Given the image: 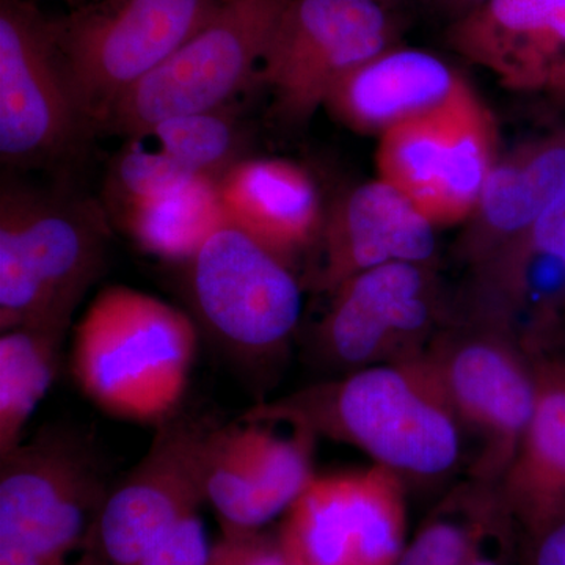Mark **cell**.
Returning <instances> with one entry per match:
<instances>
[{
  "label": "cell",
  "mask_w": 565,
  "mask_h": 565,
  "mask_svg": "<svg viewBox=\"0 0 565 565\" xmlns=\"http://www.w3.org/2000/svg\"><path fill=\"white\" fill-rule=\"evenodd\" d=\"M533 537L530 565H565V519Z\"/></svg>",
  "instance_id": "cell-30"
},
{
  "label": "cell",
  "mask_w": 565,
  "mask_h": 565,
  "mask_svg": "<svg viewBox=\"0 0 565 565\" xmlns=\"http://www.w3.org/2000/svg\"><path fill=\"white\" fill-rule=\"evenodd\" d=\"M147 255L188 263L223 226L230 225L218 181L196 177L180 191L115 218Z\"/></svg>",
  "instance_id": "cell-23"
},
{
  "label": "cell",
  "mask_w": 565,
  "mask_h": 565,
  "mask_svg": "<svg viewBox=\"0 0 565 565\" xmlns=\"http://www.w3.org/2000/svg\"><path fill=\"white\" fill-rule=\"evenodd\" d=\"M244 416H282L351 445L401 479L438 481L463 457V429L424 356L307 386Z\"/></svg>",
  "instance_id": "cell-1"
},
{
  "label": "cell",
  "mask_w": 565,
  "mask_h": 565,
  "mask_svg": "<svg viewBox=\"0 0 565 565\" xmlns=\"http://www.w3.org/2000/svg\"><path fill=\"white\" fill-rule=\"evenodd\" d=\"M200 174L185 169L159 148H147L139 139L129 140L110 162L104 207L111 217L161 200L180 191Z\"/></svg>",
  "instance_id": "cell-27"
},
{
  "label": "cell",
  "mask_w": 565,
  "mask_h": 565,
  "mask_svg": "<svg viewBox=\"0 0 565 565\" xmlns=\"http://www.w3.org/2000/svg\"><path fill=\"white\" fill-rule=\"evenodd\" d=\"M508 514L498 486L468 476L438 505L397 565H462Z\"/></svg>",
  "instance_id": "cell-25"
},
{
  "label": "cell",
  "mask_w": 565,
  "mask_h": 565,
  "mask_svg": "<svg viewBox=\"0 0 565 565\" xmlns=\"http://www.w3.org/2000/svg\"><path fill=\"white\" fill-rule=\"evenodd\" d=\"M0 565H76L71 563H58V561L46 559L17 548V546L0 545Z\"/></svg>",
  "instance_id": "cell-32"
},
{
  "label": "cell",
  "mask_w": 565,
  "mask_h": 565,
  "mask_svg": "<svg viewBox=\"0 0 565 565\" xmlns=\"http://www.w3.org/2000/svg\"><path fill=\"white\" fill-rule=\"evenodd\" d=\"M207 565H288L277 544L267 541L262 533L225 535L212 545Z\"/></svg>",
  "instance_id": "cell-29"
},
{
  "label": "cell",
  "mask_w": 565,
  "mask_h": 565,
  "mask_svg": "<svg viewBox=\"0 0 565 565\" xmlns=\"http://www.w3.org/2000/svg\"><path fill=\"white\" fill-rule=\"evenodd\" d=\"M463 81L433 52L394 46L345 74L323 107L352 131L382 136L448 102Z\"/></svg>",
  "instance_id": "cell-21"
},
{
  "label": "cell",
  "mask_w": 565,
  "mask_h": 565,
  "mask_svg": "<svg viewBox=\"0 0 565 565\" xmlns=\"http://www.w3.org/2000/svg\"><path fill=\"white\" fill-rule=\"evenodd\" d=\"M404 539V481L373 465L315 476L282 515L277 546L288 565H397Z\"/></svg>",
  "instance_id": "cell-15"
},
{
  "label": "cell",
  "mask_w": 565,
  "mask_h": 565,
  "mask_svg": "<svg viewBox=\"0 0 565 565\" xmlns=\"http://www.w3.org/2000/svg\"><path fill=\"white\" fill-rule=\"evenodd\" d=\"M318 435L282 416L214 424L204 452L203 494L222 534H259L285 515L315 478Z\"/></svg>",
  "instance_id": "cell-14"
},
{
  "label": "cell",
  "mask_w": 565,
  "mask_h": 565,
  "mask_svg": "<svg viewBox=\"0 0 565 565\" xmlns=\"http://www.w3.org/2000/svg\"><path fill=\"white\" fill-rule=\"evenodd\" d=\"M98 132L63 61L52 20L32 0H0V159L55 169Z\"/></svg>",
  "instance_id": "cell-6"
},
{
  "label": "cell",
  "mask_w": 565,
  "mask_h": 565,
  "mask_svg": "<svg viewBox=\"0 0 565 565\" xmlns=\"http://www.w3.org/2000/svg\"><path fill=\"white\" fill-rule=\"evenodd\" d=\"M114 484L98 446L74 427H41L0 457V545L70 563Z\"/></svg>",
  "instance_id": "cell-7"
},
{
  "label": "cell",
  "mask_w": 565,
  "mask_h": 565,
  "mask_svg": "<svg viewBox=\"0 0 565 565\" xmlns=\"http://www.w3.org/2000/svg\"><path fill=\"white\" fill-rule=\"evenodd\" d=\"M288 3L221 0L191 39L118 99L102 131L143 139L169 118L230 106L258 81L275 25Z\"/></svg>",
  "instance_id": "cell-5"
},
{
  "label": "cell",
  "mask_w": 565,
  "mask_h": 565,
  "mask_svg": "<svg viewBox=\"0 0 565 565\" xmlns=\"http://www.w3.org/2000/svg\"><path fill=\"white\" fill-rule=\"evenodd\" d=\"M505 516L494 525L482 545L462 565H503L501 564V541H503L501 527H503Z\"/></svg>",
  "instance_id": "cell-31"
},
{
  "label": "cell",
  "mask_w": 565,
  "mask_h": 565,
  "mask_svg": "<svg viewBox=\"0 0 565 565\" xmlns=\"http://www.w3.org/2000/svg\"><path fill=\"white\" fill-rule=\"evenodd\" d=\"M401 2H403V0H401Z\"/></svg>",
  "instance_id": "cell-37"
},
{
  "label": "cell",
  "mask_w": 565,
  "mask_h": 565,
  "mask_svg": "<svg viewBox=\"0 0 565 565\" xmlns=\"http://www.w3.org/2000/svg\"><path fill=\"white\" fill-rule=\"evenodd\" d=\"M143 139L154 141L156 148L191 172L215 181L250 158L245 125L233 114L232 104L169 118L154 126Z\"/></svg>",
  "instance_id": "cell-26"
},
{
  "label": "cell",
  "mask_w": 565,
  "mask_h": 565,
  "mask_svg": "<svg viewBox=\"0 0 565 565\" xmlns=\"http://www.w3.org/2000/svg\"><path fill=\"white\" fill-rule=\"evenodd\" d=\"M423 356L476 441L468 476L500 484L534 411L530 355L500 330L449 319Z\"/></svg>",
  "instance_id": "cell-9"
},
{
  "label": "cell",
  "mask_w": 565,
  "mask_h": 565,
  "mask_svg": "<svg viewBox=\"0 0 565 565\" xmlns=\"http://www.w3.org/2000/svg\"><path fill=\"white\" fill-rule=\"evenodd\" d=\"M63 2L71 3V6H74V3L79 2V0H63Z\"/></svg>",
  "instance_id": "cell-36"
},
{
  "label": "cell",
  "mask_w": 565,
  "mask_h": 565,
  "mask_svg": "<svg viewBox=\"0 0 565 565\" xmlns=\"http://www.w3.org/2000/svg\"><path fill=\"white\" fill-rule=\"evenodd\" d=\"M182 266L200 332L252 370L282 359L302 316L292 266L232 223Z\"/></svg>",
  "instance_id": "cell-4"
},
{
  "label": "cell",
  "mask_w": 565,
  "mask_h": 565,
  "mask_svg": "<svg viewBox=\"0 0 565 565\" xmlns=\"http://www.w3.org/2000/svg\"><path fill=\"white\" fill-rule=\"evenodd\" d=\"M214 424L182 415L111 484L76 565H134L204 503L206 441Z\"/></svg>",
  "instance_id": "cell-13"
},
{
  "label": "cell",
  "mask_w": 565,
  "mask_h": 565,
  "mask_svg": "<svg viewBox=\"0 0 565 565\" xmlns=\"http://www.w3.org/2000/svg\"><path fill=\"white\" fill-rule=\"evenodd\" d=\"M527 355L534 411L498 489L509 514L535 535L565 519V355L556 345Z\"/></svg>",
  "instance_id": "cell-20"
},
{
  "label": "cell",
  "mask_w": 565,
  "mask_h": 565,
  "mask_svg": "<svg viewBox=\"0 0 565 565\" xmlns=\"http://www.w3.org/2000/svg\"><path fill=\"white\" fill-rule=\"evenodd\" d=\"M565 185V128L494 162L460 237L470 269L526 232Z\"/></svg>",
  "instance_id": "cell-22"
},
{
  "label": "cell",
  "mask_w": 565,
  "mask_h": 565,
  "mask_svg": "<svg viewBox=\"0 0 565 565\" xmlns=\"http://www.w3.org/2000/svg\"><path fill=\"white\" fill-rule=\"evenodd\" d=\"M556 348L559 349V351L565 355V330L564 333L561 334L559 341L556 343Z\"/></svg>",
  "instance_id": "cell-35"
},
{
  "label": "cell",
  "mask_w": 565,
  "mask_h": 565,
  "mask_svg": "<svg viewBox=\"0 0 565 565\" xmlns=\"http://www.w3.org/2000/svg\"><path fill=\"white\" fill-rule=\"evenodd\" d=\"M546 92L553 93L556 98H559L561 102L565 103V66L561 70V73L557 74L556 79L553 81V84L550 85V88Z\"/></svg>",
  "instance_id": "cell-34"
},
{
  "label": "cell",
  "mask_w": 565,
  "mask_h": 565,
  "mask_svg": "<svg viewBox=\"0 0 565 565\" xmlns=\"http://www.w3.org/2000/svg\"><path fill=\"white\" fill-rule=\"evenodd\" d=\"M430 2L452 24V22L462 20L467 14L473 13L479 7L484 6L487 0H430Z\"/></svg>",
  "instance_id": "cell-33"
},
{
  "label": "cell",
  "mask_w": 565,
  "mask_h": 565,
  "mask_svg": "<svg viewBox=\"0 0 565 565\" xmlns=\"http://www.w3.org/2000/svg\"><path fill=\"white\" fill-rule=\"evenodd\" d=\"M218 189L230 223L289 266L318 247L327 211L313 177L299 163L247 158Z\"/></svg>",
  "instance_id": "cell-19"
},
{
  "label": "cell",
  "mask_w": 565,
  "mask_h": 565,
  "mask_svg": "<svg viewBox=\"0 0 565 565\" xmlns=\"http://www.w3.org/2000/svg\"><path fill=\"white\" fill-rule=\"evenodd\" d=\"M70 327L29 326L0 337V457L24 441L29 419L50 392Z\"/></svg>",
  "instance_id": "cell-24"
},
{
  "label": "cell",
  "mask_w": 565,
  "mask_h": 565,
  "mask_svg": "<svg viewBox=\"0 0 565 565\" xmlns=\"http://www.w3.org/2000/svg\"><path fill=\"white\" fill-rule=\"evenodd\" d=\"M449 319L500 330L526 353L557 343L565 330V185L525 233L470 269Z\"/></svg>",
  "instance_id": "cell-16"
},
{
  "label": "cell",
  "mask_w": 565,
  "mask_h": 565,
  "mask_svg": "<svg viewBox=\"0 0 565 565\" xmlns=\"http://www.w3.org/2000/svg\"><path fill=\"white\" fill-rule=\"evenodd\" d=\"M199 340V327L180 308L107 286L74 326L71 375L103 414L158 427L180 414Z\"/></svg>",
  "instance_id": "cell-2"
},
{
  "label": "cell",
  "mask_w": 565,
  "mask_h": 565,
  "mask_svg": "<svg viewBox=\"0 0 565 565\" xmlns=\"http://www.w3.org/2000/svg\"><path fill=\"white\" fill-rule=\"evenodd\" d=\"M448 44L511 90H548L565 66V0H487Z\"/></svg>",
  "instance_id": "cell-18"
},
{
  "label": "cell",
  "mask_w": 565,
  "mask_h": 565,
  "mask_svg": "<svg viewBox=\"0 0 565 565\" xmlns=\"http://www.w3.org/2000/svg\"><path fill=\"white\" fill-rule=\"evenodd\" d=\"M329 296L311 352L333 377L422 359L451 315L434 264H384Z\"/></svg>",
  "instance_id": "cell-10"
},
{
  "label": "cell",
  "mask_w": 565,
  "mask_h": 565,
  "mask_svg": "<svg viewBox=\"0 0 565 565\" xmlns=\"http://www.w3.org/2000/svg\"><path fill=\"white\" fill-rule=\"evenodd\" d=\"M109 212L76 193L3 180L0 188V332L71 327L107 263Z\"/></svg>",
  "instance_id": "cell-3"
},
{
  "label": "cell",
  "mask_w": 565,
  "mask_h": 565,
  "mask_svg": "<svg viewBox=\"0 0 565 565\" xmlns=\"http://www.w3.org/2000/svg\"><path fill=\"white\" fill-rule=\"evenodd\" d=\"M434 225L414 202L384 180L363 182L327 211L315 288L333 292L341 282L392 263L434 264Z\"/></svg>",
  "instance_id": "cell-17"
},
{
  "label": "cell",
  "mask_w": 565,
  "mask_h": 565,
  "mask_svg": "<svg viewBox=\"0 0 565 565\" xmlns=\"http://www.w3.org/2000/svg\"><path fill=\"white\" fill-rule=\"evenodd\" d=\"M221 0H96L52 20L98 132L111 107L210 20Z\"/></svg>",
  "instance_id": "cell-11"
},
{
  "label": "cell",
  "mask_w": 565,
  "mask_h": 565,
  "mask_svg": "<svg viewBox=\"0 0 565 565\" xmlns=\"http://www.w3.org/2000/svg\"><path fill=\"white\" fill-rule=\"evenodd\" d=\"M212 544L202 516L189 515L134 565H207Z\"/></svg>",
  "instance_id": "cell-28"
},
{
  "label": "cell",
  "mask_w": 565,
  "mask_h": 565,
  "mask_svg": "<svg viewBox=\"0 0 565 565\" xmlns=\"http://www.w3.org/2000/svg\"><path fill=\"white\" fill-rule=\"evenodd\" d=\"M401 0H289L256 84L285 125H305L345 74L397 46Z\"/></svg>",
  "instance_id": "cell-8"
},
{
  "label": "cell",
  "mask_w": 565,
  "mask_h": 565,
  "mask_svg": "<svg viewBox=\"0 0 565 565\" xmlns=\"http://www.w3.org/2000/svg\"><path fill=\"white\" fill-rule=\"evenodd\" d=\"M490 111L467 82L448 102L382 134L379 178L407 195L435 226L467 222L494 162Z\"/></svg>",
  "instance_id": "cell-12"
}]
</instances>
